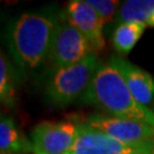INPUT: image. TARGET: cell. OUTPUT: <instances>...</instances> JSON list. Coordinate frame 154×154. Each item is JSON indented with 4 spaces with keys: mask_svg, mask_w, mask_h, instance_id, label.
Wrapping results in <instances>:
<instances>
[{
    "mask_svg": "<svg viewBox=\"0 0 154 154\" xmlns=\"http://www.w3.org/2000/svg\"><path fill=\"white\" fill-rule=\"evenodd\" d=\"M61 14L53 8L23 13L11 23L7 45L20 69L32 71L48 61L51 40Z\"/></svg>",
    "mask_w": 154,
    "mask_h": 154,
    "instance_id": "obj_1",
    "label": "cell"
},
{
    "mask_svg": "<svg viewBox=\"0 0 154 154\" xmlns=\"http://www.w3.org/2000/svg\"><path fill=\"white\" fill-rule=\"evenodd\" d=\"M82 100L98 107L106 116L135 120L154 127V112L135 99L120 73L109 62H100L83 94Z\"/></svg>",
    "mask_w": 154,
    "mask_h": 154,
    "instance_id": "obj_2",
    "label": "cell"
},
{
    "mask_svg": "<svg viewBox=\"0 0 154 154\" xmlns=\"http://www.w3.org/2000/svg\"><path fill=\"white\" fill-rule=\"evenodd\" d=\"M99 64L97 55L93 54L74 65L53 67L45 86L47 98L51 104L65 107L82 97Z\"/></svg>",
    "mask_w": 154,
    "mask_h": 154,
    "instance_id": "obj_3",
    "label": "cell"
},
{
    "mask_svg": "<svg viewBox=\"0 0 154 154\" xmlns=\"http://www.w3.org/2000/svg\"><path fill=\"white\" fill-rule=\"evenodd\" d=\"M75 142L67 154H153L154 139L127 144L95 130L85 122H77Z\"/></svg>",
    "mask_w": 154,
    "mask_h": 154,
    "instance_id": "obj_4",
    "label": "cell"
},
{
    "mask_svg": "<svg viewBox=\"0 0 154 154\" xmlns=\"http://www.w3.org/2000/svg\"><path fill=\"white\" fill-rule=\"evenodd\" d=\"M93 54L96 53L88 39L61 16L48 55V62L53 67L74 65Z\"/></svg>",
    "mask_w": 154,
    "mask_h": 154,
    "instance_id": "obj_5",
    "label": "cell"
},
{
    "mask_svg": "<svg viewBox=\"0 0 154 154\" xmlns=\"http://www.w3.org/2000/svg\"><path fill=\"white\" fill-rule=\"evenodd\" d=\"M77 122L42 121L31 131L34 149L45 154H67L75 142Z\"/></svg>",
    "mask_w": 154,
    "mask_h": 154,
    "instance_id": "obj_6",
    "label": "cell"
},
{
    "mask_svg": "<svg viewBox=\"0 0 154 154\" xmlns=\"http://www.w3.org/2000/svg\"><path fill=\"white\" fill-rule=\"evenodd\" d=\"M85 123L95 130L127 144H136L154 139V127L144 122L128 120L106 114H91Z\"/></svg>",
    "mask_w": 154,
    "mask_h": 154,
    "instance_id": "obj_7",
    "label": "cell"
},
{
    "mask_svg": "<svg viewBox=\"0 0 154 154\" xmlns=\"http://www.w3.org/2000/svg\"><path fill=\"white\" fill-rule=\"evenodd\" d=\"M61 16L88 39L93 46L94 51L103 50L105 47L103 35L104 23L87 0L69 1Z\"/></svg>",
    "mask_w": 154,
    "mask_h": 154,
    "instance_id": "obj_8",
    "label": "cell"
},
{
    "mask_svg": "<svg viewBox=\"0 0 154 154\" xmlns=\"http://www.w3.org/2000/svg\"><path fill=\"white\" fill-rule=\"evenodd\" d=\"M109 63L120 73L138 103L147 106L153 102L154 79L149 72L125 60L122 56H111Z\"/></svg>",
    "mask_w": 154,
    "mask_h": 154,
    "instance_id": "obj_9",
    "label": "cell"
},
{
    "mask_svg": "<svg viewBox=\"0 0 154 154\" xmlns=\"http://www.w3.org/2000/svg\"><path fill=\"white\" fill-rule=\"evenodd\" d=\"M0 151L1 154H30L34 151L32 142L5 113L0 116Z\"/></svg>",
    "mask_w": 154,
    "mask_h": 154,
    "instance_id": "obj_10",
    "label": "cell"
},
{
    "mask_svg": "<svg viewBox=\"0 0 154 154\" xmlns=\"http://www.w3.org/2000/svg\"><path fill=\"white\" fill-rule=\"evenodd\" d=\"M146 26V24L139 22L118 24L112 34V45L116 53L120 55L129 54L143 35Z\"/></svg>",
    "mask_w": 154,
    "mask_h": 154,
    "instance_id": "obj_11",
    "label": "cell"
},
{
    "mask_svg": "<svg viewBox=\"0 0 154 154\" xmlns=\"http://www.w3.org/2000/svg\"><path fill=\"white\" fill-rule=\"evenodd\" d=\"M0 99L2 105L14 109L17 99L16 70L7 56L0 55Z\"/></svg>",
    "mask_w": 154,
    "mask_h": 154,
    "instance_id": "obj_12",
    "label": "cell"
},
{
    "mask_svg": "<svg viewBox=\"0 0 154 154\" xmlns=\"http://www.w3.org/2000/svg\"><path fill=\"white\" fill-rule=\"evenodd\" d=\"M154 15V0H128L121 4L116 14V22H139L147 25L149 18Z\"/></svg>",
    "mask_w": 154,
    "mask_h": 154,
    "instance_id": "obj_13",
    "label": "cell"
},
{
    "mask_svg": "<svg viewBox=\"0 0 154 154\" xmlns=\"http://www.w3.org/2000/svg\"><path fill=\"white\" fill-rule=\"evenodd\" d=\"M88 4L97 11L104 24L114 21L118 8L121 7V2L116 0H87Z\"/></svg>",
    "mask_w": 154,
    "mask_h": 154,
    "instance_id": "obj_14",
    "label": "cell"
},
{
    "mask_svg": "<svg viewBox=\"0 0 154 154\" xmlns=\"http://www.w3.org/2000/svg\"><path fill=\"white\" fill-rule=\"evenodd\" d=\"M147 26H151V28H154V15L151 18H149V21L147 22Z\"/></svg>",
    "mask_w": 154,
    "mask_h": 154,
    "instance_id": "obj_15",
    "label": "cell"
},
{
    "mask_svg": "<svg viewBox=\"0 0 154 154\" xmlns=\"http://www.w3.org/2000/svg\"><path fill=\"white\" fill-rule=\"evenodd\" d=\"M33 154H45V153H42V152H40V151H38V149H34V151H33Z\"/></svg>",
    "mask_w": 154,
    "mask_h": 154,
    "instance_id": "obj_16",
    "label": "cell"
},
{
    "mask_svg": "<svg viewBox=\"0 0 154 154\" xmlns=\"http://www.w3.org/2000/svg\"><path fill=\"white\" fill-rule=\"evenodd\" d=\"M153 154H154V153H153Z\"/></svg>",
    "mask_w": 154,
    "mask_h": 154,
    "instance_id": "obj_17",
    "label": "cell"
}]
</instances>
